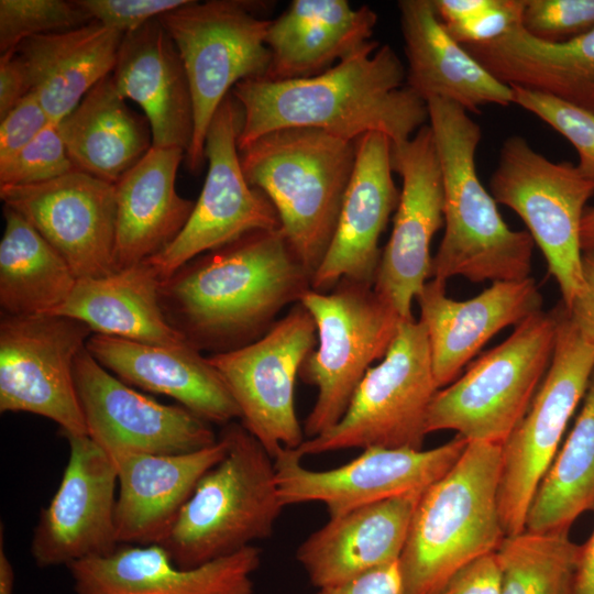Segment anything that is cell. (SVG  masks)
I'll return each mask as SVG.
<instances>
[{
	"label": "cell",
	"instance_id": "cell-16",
	"mask_svg": "<svg viewBox=\"0 0 594 594\" xmlns=\"http://www.w3.org/2000/svg\"><path fill=\"white\" fill-rule=\"evenodd\" d=\"M468 440L457 435L429 450L367 448L338 468L315 471L305 468L295 449L275 458L278 494L284 506L321 503L329 517L392 497L422 493L459 460Z\"/></svg>",
	"mask_w": 594,
	"mask_h": 594
},
{
	"label": "cell",
	"instance_id": "cell-3",
	"mask_svg": "<svg viewBox=\"0 0 594 594\" xmlns=\"http://www.w3.org/2000/svg\"><path fill=\"white\" fill-rule=\"evenodd\" d=\"M428 121L443 186L444 233L431 261V278L462 276L473 283L521 280L531 270L535 242L514 231L482 185L475 155L482 129L460 105L431 98Z\"/></svg>",
	"mask_w": 594,
	"mask_h": 594
},
{
	"label": "cell",
	"instance_id": "cell-27",
	"mask_svg": "<svg viewBox=\"0 0 594 594\" xmlns=\"http://www.w3.org/2000/svg\"><path fill=\"white\" fill-rule=\"evenodd\" d=\"M112 78L119 92L144 111L152 146L188 151L194 106L180 54L157 19L124 34Z\"/></svg>",
	"mask_w": 594,
	"mask_h": 594
},
{
	"label": "cell",
	"instance_id": "cell-17",
	"mask_svg": "<svg viewBox=\"0 0 594 594\" xmlns=\"http://www.w3.org/2000/svg\"><path fill=\"white\" fill-rule=\"evenodd\" d=\"M69 458L58 488L42 508L30 552L40 568L106 557L120 546L116 532L118 473L112 457L88 435H63Z\"/></svg>",
	"mask_w": 594,
	"mask_h": 594
},
{
	"label": "cell",
	"instance_id": "cell-30",
	"mask_svg": "<svg viewBox=\"0 0 594 594\" xmlns=\"http://www.w3.org/2000/svg\"><path fill=\"white\" fill-rule=\"evenodd\" d=\"M376 23L377 14L367 6L353 9L345 0H294L271 21L265 40L271 63L263 78L319 75L371 41Z\"/></svg>",
	"mask_w": 594,
	"mask_h": 594
},
{
	"label": "cell",
	"instance_id": "cell-25",
	"mask_svg": "<svg viewBox=\"0 0 594 594\" xmlns=\"http://www.w3.org/2000/svg\"><path fill=\"white\" fill-rule=\"evenodd\" d=\"M86 349L125 384L172 397L209 424L226 426L241 417L218 371L188 343L157 345L94 333Z\"/></svg>",
	"mask_w": 594,
	"mask_h": 594
},
{
	"label": "cell",
	"instance_id": "cell-45",
	"mask_svg": "<svg viewBox=\"0 0 594 594\" xmlns=\"http://www.w3.org/2000/svg\"><path fill=\"white\" fill-rule=\"evenodd\" d=\"M437 594H501L495 552L463 565Z\"/></svg>",
	"mask_w": 594,
	"mask_h": 594
},
{
	"label": "cell",
	"instance_id": "cell-51",
	"mask_svg": "<svg viewBox=\"0 0 594 594\" xmlns=\"http://www.w3.org/2000/svg\"><path fill=\"white\" fill-rule=\"evenodd\" d=\"M14 586L13 566L6 553L3 544V534L1 528L0 537V594H12Z\"/></svg>",
	"mask_w": 594,
	"mask_h": 594
},
{
	"label": "cell",
	"instance_id": "cell-6",
	"mask_svg": "<svg viewBox=\"0 0 594 594\" xmlns=\"http://www.w3.org/2000/svg\"><path fill=\"white\" fill-rule=\"evenodd\" d=\"M223 459L207 471L161 542L180 569L231 556L272 536L285 507L278 494L274 459L242 424L220 433Z\"/></svg>",
	"mask_w": 594,
	"mask_h": 594
},
{
	"label": "cell",
	"instance_id": "cell-22",
	"mask_svg": "<svg viewBox=\"0 0 594 594\" xmlns=\"http://www.w3.org/2000/svg\"><path fill=\"white\" fill-rule=\"evenodd\" d=\"M446 284L432 278L416 297L439 388L454 382L496 333L542 310V296L531 277L493 282L479 295L462 301L447 296Z\"/></svg>",
	"mask_w": 594,
	"mask_h": 594
},
{
	"label": "cell",
	"instance_id": "cell-32",
	"mask_svg": "<svg viewBox=\"0 0 594 594\" xmlns=\"http://www.w3.org/2000/svg\"><path fill=\"white\" fill-rule=\"evenodd\" d=\"M463 46L502 82L594 113V29L566 42L548 43L518 25L492 42Z\"/></svg>",
	"mask_w": 594,
	"mask_h": 594
},
{
	"label": "cell",
	"instance_id": "cell-15",
	"mask_svg": "<svg viewBox=\"0 0 594 594\" xmlns=\"http://www.w3.org/2000/svg\"><path fill=\"white\" fill-rule=\"evenodd\" d=\"M91 334L69 317L1 315L0 411L45 417L62 435H88L74 363Z\"/></svg>",
	"mask_w": 594,
	"mask_h": 594
},
{
	"label": "cell",
	"instance_id": "cell-2",
	"mask_svg": "<svg viewBox=\"0 0 594 594\" xmlns=\"http://www.w3.org/2000/svg\"><path fill=\"white\" fill-rule=\"evenodd\" d=\"M405 81L396 52L373 40L312 77L242 80L231 90L242 109L239 150L271 131L298 127L349 141L378 132L400 144L428 120L427 103Z\"/></svg>",
	"mask_w": 594,
	"mask_h": 594
},
{
	"label": "cell",
	"instance_id": "cell-28",
	"mask_svg": "<svg viewBox=\"0 0 594 594\" xmlns=\"http://www.w3.org/2000/svg\"><path fill=\"white\" fill-rule=\"evenodd\" d=\"M408 63L406 86L425 102L441 98L468 112L486 105L513 103L510 86L502 82L458 43L439 19L432 0L398 1Z\"/></svg>",
	"mask_w": 594,
	"mask_h": 594
},
{
	"label": "cell",
	"instance_id": "cell-43",
	"mask_svg": "<svg viewBox=\"0 0 594 594\" xmlns=\"http://www.w3.org/2000/svg\"><path fill=\"white\" fill-rule=\"evenodd\" d=\"M524 7L525 0H494L488 9L468 21L443 25L462 45L488 43L521 25Z\"/></svg>",
	"mask_w": 594,
	"mask_h": 594
},
{
	"label": "cell",
	"instance_id": "cell-42",
	"mask_svg": "<svg viewBox=\"0 0 594 594\" xmlns=\"http://www.w3.org/2000/svg\"><path fill=\"white\" fill-rule=\"evenodd\" d=\"M189 0H77L91 22L122 34L175 10Z\"/></svg>",
	"mask_w": 594,
	"mask_h": 594
},
{
	"label": "cell",
	"instance_id": "cell-11",
	"mask_svg": "<svg viewBox=\"0 0 594 594\" xmlns=\"http://www.w3.org/2000/svg\"><path fill=\"white\" fill-rule=\"evenodd\" d=\"M490 190L522 219L569 307L584 288L580 231L594 183L576 165L550 161L525 138L510 135L502 144Z\"/></svg>",
	"mask_w": 594,
	"mask_h": 594
},
{
	"label": "cell",
	"instance_id": "cell-19",
	"mask_svg": "<svg viewBox=\"0 0 594 594\" xmlns=\"http://www.w3.org/2000/svg\"><path fill=\"white\" fill-rule=\"evenodd\" d=\"M393 170L403 180L389 240L382 251L373 288L404 320L431 277L430 245L444 224L439 157L429 124L392 145Z\"/></svg>",
	"mask_w": 594,
	"mask_h": 594
},
{
	"label": "cell",
	"instance_id": "cell-5",
	"mask_svg": "<svg viewBox=\"0 0 594 594\" xmlns=\"http://www.w3.org/2000/svg\"><path fill=\"white\" fill-rule=\"evenodd\" d=\"M501 465L502 446L469 441L422 492L398 560L407 594H437L459 569L498 548Z\"/></svg>",
	"mask_w": 594,
	"mask_h": 594
},
{
	"label": "cell",
	"instance_id": "cell-20",
	"mask_svg": "<svg viewBox=\"0 0 594 594\" xmlns=\"http://www.w3.org/2000/svg\"><path fill=\"white\" fill-rule=\"evenodd\" d=\"M0 198L46 239L77 278L114 272V184L74 169L40 184L0 187Z\"/></svg>",
	"mask_w": 594,
	"mask_h": 594
},
{
	"label": "cell",
	"instance_id": "cell-41",
	"mask_svg": "<svg viewBox=\"0 0 594 594\" xmlns=\"http://www.w3.org/2000/svg\"><path fill=\"white\" fill-rule=\"evenodd\" d=\"M521 28L543 42L570 41L594 29V0H525Z\"/></svg>",
	"mask_w": 594,
	"mask_h": 594
},
{
	"label": "cell",
	"instance_id": "cell-47",
	"mask_svg": "<svg viewBox=\"0 0 594 594\" xmlns=\"http://www.w3.org/2000/svg\"><path fill=\"white\" fill-rule=\"evenodd\" d=\"M583 290L565 307L583 340L594 349V248L582 253Z\"/></svg>",
	"mask_w": 594,
	"mask_h": 594
},
{
	"label": "cell",
	"instance_id": "cell-12",
	"mask_svg": "<svg viewBox=\"0 0 594 594\" xmlns=\"http://www.w3.org/2000/svg\"><path fill=\"white\" fill-rule=\"evenodd\" d=\"M549 369L522 419L502 444L498 509L505 536L525 530L534 494L554 459L594 371V349L563 304Z\"/></svg>",
	"mask_w": 594,
	"mask_h": 594
},
{
	"label": "cell",
	"instance_id": "cell-39",
	"mask_svg": "<svg viewBox=\"0 0 594 594\" xmlns=\"http://www.w3.org/2000/svg\"><path fill=\"white\" fill-rule=\"evenodd\" d=\"M513 103L537 116L575 147L578 168L594 183V113L552 96L510 86Z\"/></svg>",
	"mask_w": 594,
	"mask_h": 594
},
{
	"label": "cell",
	"instance_id": "cell-49",
	"mask_svg": "<svg viewBox=\"0 0 594 594\" xmlns=\"http://www.w3.org/2000/svg\"><path fill=\"white\" fill-rule=\"evenodd\" d=\"M444 25L465 22L488 9L494 0H432Z\"/></svg>",
	"mask_w": 594,
	"mask_h": 594
},
{
	"label": "cell",
	"instance_id": "cell-38",
	"mask_svg": "<svg viewBox=\"0 0 594 594\" xmlns=\"http://www.w3.org/2000/svg\"><path fill=\"white\" fill-rule=\"evenodd\" d=\"M90 22L77 0H0V53L14 52L26 38Z\"/></svg>",
	"mask_w": 594,
	"mask_h": 594
},
{
	"label": "cell",
	"instance_id": "cell-29",
	"mask_svg": "<svg viewBox=\"0 0 594 594\" xmlns=\"http://www.w3.org/2000/svg\"><path fill=\"white\" fill-rule=\"evenodd\" d=\"M179 147L152 146L116 184L114 272L165 250L182 232L195 201L178 195Z\"/></svg>",
	"mask_w": 594,
	"mask_h": 594
},
{
	"label": "cell",
	"instance_id": "cell-10",
	"mask_svg": "<svg viewBox=\"0 0 594 594\" xmlns=\"http://www.w3.org/2000/svg\"><path fill=\"white\" fill-rule=\"evenodd\" d=\"M425 326L402 320L381 362L370 367L342 418L296 448L304 455L345 449H422L430 403L438 392Z\"/></svg>",
	"mask_w": 594,
	"mask_h": 594
},
{
	"label": "cell",
	"instance_id": "cell-34",
	"mask_svg": "<svg viewBox=\"0 0 594 594\" xmlns=\"http://www.w3.org/2000/svg\"><path fill=\"white\" fill-rule=\"evenodd\" d=\"M75 168L116 184L152 147L147 120L131 111L112 75L57 123Z\"/></svg>",
	"mask_w": 594,
	"mask_h": 594
},
{
	"label": "cell",
	"instance_id": "cell-44",
	"mask_svg": "<svg viewBox=\"0 0 594 594\" xmlns=\"http://www.w3.org/2000/svg\"><path fill=\"white\" fill-rule=\"evenodd\" d=\"M52 123L37 96L31 91L0 120V160L29 144Z\"/></svg>",
	"mask_w": 594,
	"mask_h": 594
},
{
	"label": "cell",
	"instance_id": "cell-9",
	"mask_svg": "<svg viewBox=\"0 0 594 594\" xmlns=\"http://www.w3.org/2000/svg\"><path fill=\"white\" fill-rule=\"evenodd\" d=\"M300 304L311 315L318 339L298 373L318 389L302 428L308 439L342 418L360 382L371 364L385 356L404 319L372 285L349 278L328 293L308 290Z\"/></svg>",
	"mask_w": 594,
	"mask_h": 594
},
{
	"label": "cell",
	"instance_id": "cell-24",
	"mask_svg": "<svg viewBox=\"0 0 594 594\" xmlns=\"http://www.w3.org/2000/svg\"><path fill=\"white\" fill-rule=\"evenodd\" d=\"M227 449L220 435L213 444L193 452L111 455L118 473L119 544H161L199 480L223 459Z\"/></svg>",
	"mask_w": 594,
	"mask_h": 594
},
{
	"label": "cell",
	"instance_id": "cell-52",
	"mask_svg": "<svg viewBox=\"0 0 594 594\" xmlns=\"http://www.w3.org/2000/svg\"><path fill=\"white\" fill-rule=\"evenodd\" d=\"M580 240L582 251L594 248V207L584 211L581 222Z\"/></svg>",
	"mask_w": 594,
	"mask_h": 594
},
{
	"label": "cell",
	"instance_id": "cell-37",
	"mask_svg": "<svg viewBox=\"0 0 594 594\" xmlns=\"http://www.w3.org/2000/svg\"><path fill=\"white\" fill-rule=\"evenodd\" d=\"M581 550L569 530L505 536L495 550L501 594H572Z\"/></svg>",
	"mask_w": 594,
	"mask_h": 594
},
{
	"label": "cell",
	"instance_id": "cell-31",
	"mask_svg": "<svg viewBox=\"0 0 594 594\" xmlns=\"http://www.w3.org/2000/svg\"><path fill=\"white\" fill-rule=\"evenodd\" d=\"M124 34L98 22L33 36L14 51L32 91L57 124L101 79L112 74Z\"/></svg>",
	"mask_w": 594,
	"mask_h": 594
},
{
	"label": "cell",
	"instance_id": "cell-36",
	"mask_svg": "<svg viewBox=\"0 0 594 594\" xmlns=\"http://www.w3.org/2000/svg\"><path fill=\"white\" fill-rule=\"evenodd\" d=\"M587 510L594 512V371L574 426L534 494L525 530H569Z\"/></svg>",
	"mask_w": 594,
	"mask_h": 594
},
{
	"label": "cell",
	"instance_id": "cell-46",
	"mask_svg": "<svg viewBox=\"0 0 594 594\" xmlns=\"http://www.w3.org/2000/svg\"><path fill=\"white\" fill-rule=\"evenodd\" d=\"M317 594H407L398 561L360 574L341 584L320 588Z\"/></svg>",
	"mask_w": 594,
	"mask_h": 594
},
{
	"label": "cell",
	"instance_id": "cell-21",
	"mask_svg": "<svg viewBox=\"0 0 594 594\" xmlns=\"http://www.w3.org/2000/svg\"><path fill=\"white\" fill-rule=\"evenodd\" d=\"M392 142L378 132L356 141V157L337 228L311 279V289L330 292L342 278L372 285L381 260L380 237L400 193L393 179Z\"/></svg>",
	"mask_w": 594,
	"mask_h": 594
},
{
	"label": "cell",
	"instance_id": "cell-18",
	"mask_svg": "<svg viewBox=\"0 0 594 594\" xmlns=\"http://www.w3.org/2000/svg\"><path fill=\"white\" fill-rule=\"evenodd\" d=\"M74 381L88 436L110 455L186 453L218 440L209 422L184 406L161 404L132 388L86 346L75 359Z\"/></svg>",
	"mask_w": 594,
	"mask_h": 594
},
{
	"label": "cell",
	"instance_id": "cell-33",
	"mask_svg": "<svg viewBox=\"0 0 594 594\" xmlns=\"http://www.w3.org/2000/svg\"><path fill=\"white\" fill-rule=\"evenodd\" d=\"M160 285V277L144 262L102 277L78 278L67 299L50 315L82 321L96 334L157 345L185 344L163 315Z\"/></svg>",
	"mask_w": 594,
	"mask_h": 594
},
{
	"label": "cell",
	"instance_id": "cell-23",
	"mask_svg": "<svg viewBox=\"0 0 594 594\" xmlns=\"http://www.w3.org/2000/svg\"><path fill=\"white\" fill-rule=\"evenodd\" d=\"M261 550L249 546L193 569L178 568L160 544L120 546L68 565L73 594H253Z\"/></svg>",
	"mask_w": 594,
	"mask_h": 594
},
{
	"label": "cell",
	"instance_id": "cell-14",
	"mask_svg": "<svg viewBox=\"0 0 594 594\" xmlns=\"http://www.w3.org/2000/svg\"><path fill=\"white\" fill-rule=\"evenodd\" d=\"M241 125L242 109L230 92L206 134L208 172L186 226L165 250L144 261L161 282L205 252L253 231L280 228L272 201L243 174L238 146Z\"/></svg>",
	"mask_w": 594,
	"mask_h": 594
},
{
	"label": "cell",
	"instance_id": "cell-8",
	"mask_svg": "<svg viewBox=\"0 0 594 594\" xmlns=\"http://www.w3.org/2000/svg\"><path fill=\"white\" fill-rule=\"evenodd\" d=\"M261 2L209 0L188 3L158 18L183 59L194 106V135L186 163L200 172L209 124L223 99L245 79L263 78L271 54V21L257 14Z\"/></svg>",
	"mask_w": 594,
	"mask_h": 594
},
{
	"label": "cell",
	"instance_id": "cell-26",
	"mask_svg": "<svg viewBox=\"0 0 594 594\" xmlns=\"http://www.w3.org/2000/svg\"><path fill=\"white\" fill-rule=\"evenodd\" d=\"M422 493L352 509L312 532L296 551L312 585L324 588L399 560Z\"/></svg>",
	"mask_w": 594,
	"mask_h": 594
},
{
	"label": "cell",
	"instance_id": "cell-7",
	"mask_svg": "<svg viewBox=\"0 0 594 594\" xmlns=\"http://www.w3.org/2000/svg\"><path fill=\"white\" fill-rule=\"evenodd\" d=\"M559 306L517 324L501 344L435 394L427 433L454 430L468 441L502 446L527 413L552 360Z\"/></svg>",
	"mask_w": 594,
	"mask_h": 594
},
{
	"label": "cell",
	"instance_id": "cell-1",
	"mask_svg": "<svg viewBox=\"0 0 594 594\" xmlns=\"http://www.w3.org/2000/svg\"><path fill=\"white\" fill-rule=\"evenodd\" d=\"M310 289L311 275L278 228L194 257L161 282L158 294L168 324L213 355L260 340Z\"/></svg>",
	"mask_w": 594,
	"mask_h": 594
},
{
	"label": "cell",
	"instance_id": "cell-4",
	"mask_svg": "<svg viewBox=\"0 0 594 594\" xmlns=\"http://www.w3.org/2000/svg\"><path fill=\"white\" fill-rule=\"evenodd\" d=\"M248 183L274 205L311 279L333 238L354 169L356 141L316 128L271 131L239 150Z\"/></svg>",
	"mask_w": 594,
	"mask_h": 594
},
{
	"label": "cell",
	"instance_id": "cell-40",
	"mask_svg": "<svg viewBox=\"0 0 594 594\" xmlns=\"http://www.w3.org/2000/svg\"><path fill=\"white\" fill-rule=\"evenodd\" d=\"M74 169L57 124L52 123L29 144L0 160V187L40 184Z\"/></svg>",
	"mask_w": 594,
	"mask_h": 594
},
{
	"label": "cell",
	"instance_id": "cell-13",
	"mask_svg": "<svg viewBox=\"0 0 594 594\" xmlns=\"http://www.w3.org/2000/svg\"><path fill=\"white\" fill-rule=\"evenodd\" d=\"M317 342L316 323L297 302L260 340L207 356L235 400L241 424L273 459L306 439L294 389L299 369Z\"/></svg>",
	"mask_w": 594,
	"mask_h": 594
},
{
	"label": "cell",
	"instance_id": "cell-35",
	"mask_svg": "<svg viewBox=\"0 0 594 594\" xmlns=\"http://www.w3.org/2000/svg\"><path fill=\"white\" fill-rule=\"evenodd\" d=\"M3 217L1 315H50L67 299L78 278L63 256L22 215L3 206Z\"/></svg>",
	"mask_w": 594,
	"mask_h": 594
},
{
	"label": "cell",
	"instance_id": "cell-48",
	"mask_svg": "<svg viewBox=\"0 0 594 594\" xmlns=\"http://www.w3.org/2000/svg\"><path fill=\"white\" fill-rule=\"evenodd\" d=\"M32 91L26 69L12 52L0 56V120Z\"/></svg>",
	"mask_w": 594,
	"mask_h": 594
},
{
	"label": "cell",
	"instance_id": "cell-50",
	"mask_svg": "<svg viewBox=\"0 0 594 594\" xmlns=\"http://www.w3.org/2000/svg\"><path fill=\"white\" fill-rule=\"evenodd\" d=\"M572 594H594V530L582 544Z\"/></svg>",
	"mask_w": 594,
	"mask_h": 594
}]
</instances>
